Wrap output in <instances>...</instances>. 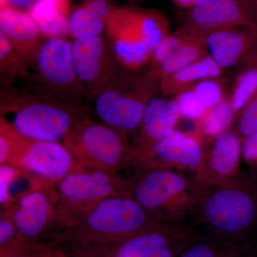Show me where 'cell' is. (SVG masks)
<instances>
[{"mask_svg": "<svg viewBox=\"0 0 257 257\" xmlns=\"http://www.w3.org/2000/svg\"><path fill=\"white\" fill-rule=\"evenodd\" d=\"M159 223L130 194L107 198L63 226L62 238L96 252Z\"/></svg>", "mask_w": 257, "mask_h": 257, "instance_id": "1", "label": "cell"}, {"mask_svg": "<svg viewBox=\"0 0 257 257\" xmlns=\"http://www.w3.org/2000/svg\"><path fill=\"white\" fill-rule=\"evenodd\" d=\"M213 239L248 246L246 239L257 226V179L249 177L211 193L202 208Z\"/></svg>", "mask_w": 257, "mask_h": 257, "instance_id": "2", "label": "cell"}, {"mask_svg": "<svg viewBox=\"0 0 257 257\" xmlns=\"http://www.w3.org/2000/svg\"><path fill=\"white\" fill-rule=\"evenodd\" d=\"M62 144L84 167L119 172L135 160L124 134L88 117L71 128Z\"/></svg>", "mask_w": 257, "mask_h": 257, "instance_id": "3", "label": "cell"}, {"mask_svg": "<svg viewBox=\"0 0 257 257\" xmlns=\"http://www.w3.org/2000/svg\"><path fill=\"white\" fill-rule=\"evenodd\" d=\"M59 196L55 225L65 226L107 198L130 194L127 179L119 172L83 167L55 186Z\"/></svg>", "mask_w": 257, "mask_h": 257, "instance_id": "4", "label": "cell"}, {"mask_svg": "<svg viewBox=\"0 0 257 257\" xmlns=\"http://www.w3.org/2000/svg\"><path fill=\"white\" fill-rule=\"evenodd\" d=\"M135 166L136 173L127 179L132 197L154 219L165 223L175 204L187 195L189 181L168 168Z\"/></svg>", "mask_w": 257, "mask_h": 257, "instance_id": "5", "label": "cell"}, {"mask_svg": "<svg viewBox=\"0 0 257 257\" xmlns=\"http://www.w3.org/2000/svg\"><path fill=\"white\" fill-rule=\"evenodd\" d=\"M86 117L77 106L59 101H34L20 106L10 122L32 141L60 142Z\"/></svg>", "mask_w": 257, "mask_h": 257, "instance_id": "6", "label": "cell"}, {"mask_svg": "<svg viewBox=\"0 0 257 257\" xmlns=\"http://www.w3.org/2000/svg\"><path fill=\"white\" fill-rule=\"evenodd\" d=\"M35 62L42 82L60 96L61 102L75 105L74 101L87 95L74 71L71 43L64 37H53L42 43Z\"/></svg>", "mask_w": 257, "mask_h": 257, "instance_id": "7", "label": "cell"}, {"mask_svg": "<svg viewBox=\"0 0 257 257\" xmlns=\"http://www.w3.org/2000/svg\"><path fill=\"white\" fill-rule=\"evenodd\" d=\"M195 238L187 230L157 224L103 248L109 257H179Z\"/></svg>", "mask_w": 257, "mask_h": 257, "instance_id": "8", "label": "cell"}, {"mask_svg": "<svg viewBox=\"0 0 257 257\" xmlns=\"http://www.w3.org/2000/svg\"><path fill=\"white\" fill-rule=\"evenodd\" d=\"M187 28L204 34L246 28L257 31L254 0H209L191 8Z\"/></svg>", "mask_w": 257, "mask_h": 257, "instance_id": "9", "label": "cell"}, {"mask_svg": "<svg viewBox=\"0 0 257 257\" xmlns=\"http://www.w3.org/2000/svg\"><path fill=\"white\" fill-rule=\"evenodd\" d=\"M75 73L87 95H98L116 77L110 52L100 36L74 39L71 43Z\"/></svg>", "mask_w": 257, "mask_h": 257, "instance_id": "10", "label": "cell"}, {"mask_svg": "<svg viewBox=\"0 0 257 257\" xmlns=\"http://www.w3.org/2000/svg\"><path fill=\"white\" fill-rule=\"evenodd\" d=\"M148 101L126 90L116 75L96 96L95 111L104 124L124 134L140 126Z\"/></svg>", "mask_w": 257, "mask_h": 257, "instance_id": "11", "label": "cell"}, {"mask_svg": "<svg viewBox=\"0 0 257 257\" xmlns=\"http://www.w3.org/2000/svg\"><path fill=\"white\" fill-rule=\"evenodd\" d=\"M58 203L55 187H44L28 193L5 210L25 241H34L55 226Z\"/></svg>", "mask_w": 257, "mask_h": 257, "instance_id": "12", "label": "cell"}, {"mask_svg": "<svg viewBox=\"0 0 257 257\" xmlns=\"http://www.w3.org/2000/svg\"><path fill=\"white\" fill-rule=\"evenodd\" d=\"M202 163V147L197 139L174 130L145 151L135 154L133 165L160 168L175 165L198 170Z\"/></svg>", "mask_w": 257, "mask_h": 257, "instance_id": "13", "label": "cell"}, {"mask_svg": "<svg viewBox=\"0 0 257 257\" xmlns=\"http://www.w3.org/2000/svg\"><path fill=\"white\" fill-rule=\"evenodd\" d=\"M83 167L63 144L40 141L32 142L20 165L52 187Z\"/></svg>", "mask_w": 257, "mask_h": 257, "instance_id": "14", "label": "cell"}, {"mask_svg": "<svg viewBox=\"0 0 257 257\" xmlns=\"http://www.w3.org/2000/svg\"><path fill=\"white\" fill-rule=\"evenodd\" d=\"M105 31L113 55L126 68L136 70L152 60L153 50L125 23L115 7L106 18Z\"/></svg>", "mask_w": 257, "mask_h": 257, "instance_id": "15", "label": "cell"}, {"mask_svg": "<svg viewBox=\"0 0 257 257\" xmlns=\"http://www.w3.org/2000/svg\"><path fill=\"white\" fill-rule=\"evenodd\" d=\"M0 32L9 40L24 63L35 62L42 35L28 12L11 7L0 9Z\"/></svg>", "mask_w": 257, "mask_h": 257, "instance_id": "16", "label": "cell"}, {"mask_svg": "<svg viewBox=\"0 0 257 257\" xmlns=\"http://www.w3.org/2000/svg\"><path fill=\"white\" fill-rule=\"evenodd\" d=\"M206 45L221 68L237 63L248 55L257 39V31L246 28L228 29L207 33Z\"/></svg>", "mask_w": 257, "mask_h": 257, "instance_id": "17", "label": "cell"}, {"mask_svg": "<svg viewBox=\"0 0 257 257\" xmlns=\"http://www.w3.org/2000/svg\"><path fill=\"white\" fill-rule=\"evenodd\" d=\"M180 116L176 101L158 97L149 99L140 125L141 141L138 148L133 149L135 153L145 151L173 131Z\"/></svg>", "mask_w": 257, "mask_h": 257, "instance_id": "18", "label": "cell"}, {"mask_svg": "<svg viewBox=\"0 0 257 257\" xmlns=\"http://www.w3.org/2000/svg\"><path fill=\"white\" fill-rule=\"evenodd\" d=\"M28 13L42 36L50 39L69 35V0H38Z\"/></svg>", "mask_w": 257, "mask_h": 257, "instance_id": "19", "label": "cell"}, {"mask_svg": "<svg viewBox=\"0 0 257 257\" xmlns=\"http://www.w3.org/2000/svg\"><path fill=\"white\" fill-rule=\"evenodd\" d=\"M111 8L106 0H87L71 11L69 35L74 40L100 36L105 30L106 20Z\"/></svg>", "mask_w": 257, "mask_h": 257, "instance_id": "20", "label": "cell"}, {"mask_svg": "<svg viewBox=\"0 0 257 257\" xmlns=\"http://www.w3.org/2000/svg\"><path fill=\"white\" fill-rule=\"evenodd\" d=\"M52 187L21 167L0 165V205L8 209L20 198L36 189Z\"/></svg>", "mask_w": 257, "mask_h": 257, "instance_id": "21", "label": "cell"}, {"mask_svg": "<svg viewBox=\"0 0 257 257\" xmlns=\"http://www.w3.org/2000/svg\"><path fill=\"white\" fill-rule=\"evenodd\" d=\"M239 138L225 132L216 137L209 156V170L216 177H230L237 169L241 156Z\"/></svg>", "mask_w": 257, "mask_h": 257, "instance_id": "22", "label": "cell"}, {"mask_svg": "<svg viewBox=\"0 0 257 257\" xmlns=\"http://www.w3.org/2000/svg\"><path fill=\"white\" fill-rule=\"evenodd\" d=\"M221 69L210 55L205 56L170 77L162 79V86L167 92H172L176 88L183 87L195 81L218 77L221 73Z\"/></svg>", "mask_w": 257, "mask_h": 257, "instance_id": "23", "label": "cell"}, {"mask_svg": "<svg viewBox=\"0 0 257 257\" xmlns=\"http://www.w3.org/2000/svg\"><path fill=\"white\" fill-rule=\"evenodd\" d=\"M32 140L19 133L10 121L0 117V165L20 167Z\"/></svg>", "mask_w": 257, "mask_h": 257, "instance_id": "24", "label": "cell"}, {"mask_svg": "<svg viewBox=\"0 0 257 257\" xmlns=\"http://www.w3.org/2000/svg\"><path fill=\"white\" fill-rule=\"evenodd\" d=\"M189 30V35L187 41L168 60L163 62L157 70L162 76V79L170 77L172 74L178 72L186 66L192 64L202 58L204 54V45L206 42L200 40L203 34L194 31L192 29L187 28Z\"/></svg>", "mask_w": 257, "mask_h": 257, "instance_id": "25", "label": "cell"}, {"mask_svg": "<svg viewBox=\"0 0 257 257\" xmlns=\"http://www.w3.org/2000/svg\"><path fill=\"white\" fill-rule=\"evenodd\" d=\"M234 110L231 101L223 98L201 118V130L208 137H217L226 132L232 122Z\"/></svg>", "mask_w": 257, "mask_h": 257, "instance_id": "26", "label": "cell"}, {"mask_svg": "<svg viewBox=\"0 0 257 257\" xmlns=\"http://www.w3.org/2000/svg\"><path fill=\"white\" fill-rule=\"evenodd\" d=\"M248 62L247 68L240 74L230 101L234 111L243 109L257 93V62Z\"/></svg>", "mask_w": 257, "mask_h": 257, "instance_id": "27", "label": "cell"}, {"mask_svg": "<svg viewBox=\"0 0 257 257\" xmlns=\"http://www.w3.org/2000/svg\"><path fill=\"white\" fill-rule=\"evenodd\" d=\"M187 33L172 34L167 35L160 42L152 55L153 66L157 69L166 60L174 55L187 41L189 35V30L187 28Z\"/></svg>", "mask_w": 257, "mask_h": 257, "instance_id": "28", "label": "cell"}, {"mask_svg": "<svg viewBox=\"0 0 257 257\" xmlns=\"http://www.w3.org/2000/svg\"><path fill=\"white\" fill-rule=\"evenodd\" d=\"M24 65L25 63L9 40L0 32V67L2 74L8 77H15L23 69Z\"/></svg>", "mask_w": 257, "mask_h": 257, "instance_id": "29", "label": "cell"}, {"mask_svg": "<svg viewBox=\"0 0 257 257\" xmlns=\"http://www.w3.org/2000/svg\"><path fill=\"white\" fill-rule=\"evenodd\" d=\"M16 224L9 213L1 211L0 214V246L2 250L10 249L25 242Z\"/></svg>", "mask_w": 257, "mask_h": 257, "instance_id": "30", "label": "cell"}, {"mask_svg": "<svg viewBox=\"0 0 257 257\" xmlns=\"http://www.w3.org/2000/svg\"><path fill=\"white\" fill-rule=\"evenodd\" d=\"M176 102L181 115L187 119H201L207 111L193 90L180 93Z\"/></svg>", "mask_w": 257, "mask_h": 257, "instance_id": "31", "label": "cell"}, {"mask_svg": "<svg viewBox=\"0 0 257 257\" xmlns=\"http://www.w3.org/2000/svg\"><path fill=\"white\" fill-rule=\"evenodd\" d=\"M193 92L195 93L207 110L215 106L223 99L221 86L215 81L209 79L198 83Z\"/></svg>", "mask_w": 257, "mask_h": 257, "instance_id": "32", "label": "cell"}, {"mask_svg": "<svg viewBox=\"0 0 257 257\" xmlns=\"http://www.w3.org/2000/svg\"><path fill=\"white\" fill-rule=\"evenodd\" d=\"M239 130L245 138L257 132V93L243 108L239 118Z\"/></svg>", "mask_w": 257, "mask_h": 257, "instance_id": "33", "label": "cell"}, {"mask_svg": "<svg viewBox=\"0 0 257 257\" xmlns=\"http://www.w3.org/2000/svg\"><path fill=\"white\" fill-rule=\"evenodd\" d=\"M47 254L45 248L34 241H26L14 248L1 251V257H47Z\"/></svg>", "mask_w": 257, "mask_h": 257, "instance_id": "34", "label": "cell"}, {"mask_svg": "<svg viewBox=\"0 0 257 257\" xmlns=\"http://www.w3.org/2000/svg\"><path fill=\"white\" fill-rule=\"evenodd\" d=\"M242 153L243 158L251 164H257V132L245 138Z\"/></svg>", "mask_w": 257, "mask_h": 257, "instance_id": "35", "label": "cell"}, {"mask_svg": "<svg viewBox=\"0 0 257 257\" xmlns=\"http://www.w3.org/2000/svg\"><path fill=\"white\" fill-rule=\"evenodd\" d=\"M38 0H0V9L11 7L28 12Z\"/></svg>", "mask_w": 257, "mask_h": 257, "instance_id": "36", "label": "cell"}, {"mask_svg": "<svg viewBox=\"0 0 257 257\" xmlns=\"http://www.w3.org/2000/svg\"><path fill=\"white\" fill-rule=\"evenodd\" d=\"M248 60L257 62V39L256 42H255L254 45H253L252 49H251L249 54L248 55Z\"/></svg>", "mask_w": 257, "mask_h": 257, "instance_id": "37", "label": "cell"}, {"mask_svg": "<svg viewBox=\"0 0 257 257\" xmlns=\"http://www.w3.org/2000/svg\"><path fill=\"white\" fill-rule=\"evenodd\" d=\"M174 1H175V3H177V4L182 5V6L191 7L192 8L194 0H174Z\"/></svg>", "mask_w": 257, "mask_h": 257, "instance_id": "38", "label": "cell"}, {"mask_svg": "<svg viewBox=\"0 0 257 257\" xmlns=\"http://www.w3.org/2000/svg\"><path fill=\"white\" fill-rule=\"evenodd\" d=\"M207 1H209V0H194L193 6H195V5H199L201 3H205V2Z\"/></svg>", "mask_w": 257, "mask_h": 257, "instance_id": "39", "label": "cell"}, {"mask_svg": "<svg viewBox=\"0 0 257 257\" xmlns=\"http://www.w3.org/2000/svg\"><path fill=\"white\" fill-rule=\"evenodd\" d=\"M247 257H257V256H256V255L253 254V255H251V256H247Z\"/></svg>", "mask_w": 257, "mask_h": 257, "instance_id": "40", "label": "cell"}, {"mask_svg": "<svg viewBox=\"0 0 257 257\" xmlns=\"http://www.w3.org/2000/svg\"><path fill=\"white\" fill-rule=\"evenodd\" d=\"M226 257H243L241 256H226Z\"/></svg>", "mask_w": 257, "mask_h": 257, "instance_id": "41", "label": "cell"}, {"mask_svg": "<svg viewBox=\"0 0 257 257\" xmlns=\"http://www.w3.org/2000/svg\"><path fill=\"white\" fill-rule=\"evenodd\" d=\"M255 4H256V8H257V0H254Z\"/></svg>", "mask_w": 257, "mask_h": 257, "instance_id": "42", "label": "cell"}]
</instances>
